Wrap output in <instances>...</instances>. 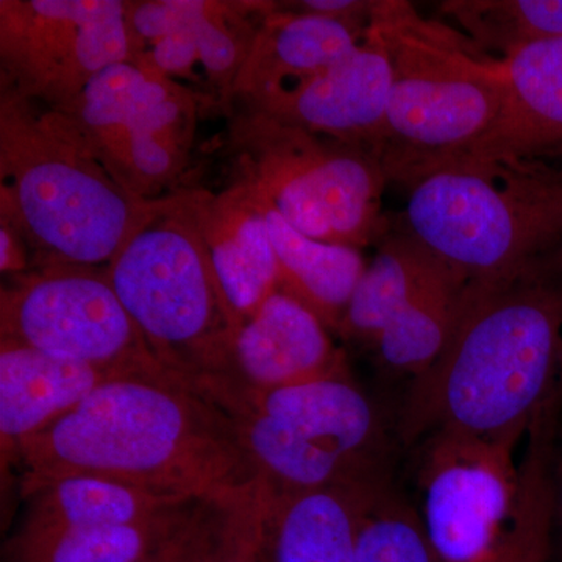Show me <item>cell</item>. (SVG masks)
Returning <instances> with one entry per match:
<instances>
[{"mask_svg": "<svg viewBox=\"0 0 562 562\" xmlns=\"http://www.w3.org/2000/svg\"><path fill=\"white\" fill-rule=\"evenodd\" d=\"M187 192L203 247L241 327L279 290V261L260 198L236 179L220 192Z\"/></svg>", "mask_w": 562, "mask_h": 562, "instance_id": "15", "label": "cell"}, {"mask_svg": "<svg viewBox=\"0 0 562 562\" xmlns=\"http://www.w3.org/2000/svg\"><path fill=\"white\" fill-rule=\"evenodd\" d=\"M369 27L391 63L390 103L373 150L387 181L409 188L442 166L494 150L505 113L498 58L403 0H379Z\"/></svg>", "mask_w": 562, "mask_h": 562, "instance_id": "3", "label": "cell"}, {"mask_svg": "<svg viewBox=\"0 0 562 562\" xmlns=\"http://www.w3.org/2000/svg\"><path fill=\"white\" fill-rule=\"evenodd\" d=\"M368 29L273 3L233 87L228 105H249L331 68L360 46Z\"/></svg>", "mask_w": 562, "mask_h": 562, "instance_id": "18", "label": "cell"}, {"mask_svg": "<svg viewBox=\"0 0 562 562\" xmlns=\"http://www.w3.org/2000/svg\"><path fill=\"white\" fill-rule=\"evenodd\" d=\"M127 60L122 0H0V90L57 110Z\"/></svg>", "mask_w": 562, "mask_h": 562, "instance_id": "12", "label": "cell"}, {"mask_svg": "<svg viewBox=\"0 0 562 562\" xmlns=\"http://www.w3.org/2000/svg\"><path fill=\"white\" fill-rule=\"evenodd\" d=\"M25 501L29 506L18 530L21 532L150 522L194 503L158 497L128 484L85 475L43 484Z\"/></svg>", "mask_w": 562, "mask_h": 562, "instance_id": "22", "label": "cell"}, {"mask_svg": "<svg viewBox=\"0 0 562 562\" xmlns=\"http://www.w3.org/2000/svg\"><path fill=\"white\" fill-rule=\"evenodd\" d=\"M391 81L387 52L369 27L360 46L331 68L241 106L373 155L386 117Z\"/></svg>", "mask_w": 562, "mask_h": 562, "instance_id": "14", "label": "cell"}, {"mask_svg": "<svg viewBox=\"0 0 562 562\" xmlns=\"http://www.w3.org/2000/svg\"><path fill=\"white\" fill-rule=\"evenodd\" d=\"M561 398L562 276L538 265L509 283L472 286L452 341L409 386L401 435L519 446Z\"/></svg>", "mask_w": 562, "mask_h": 562, "instance_id": "2", "label": "cell"}, {"mask_svg": "<svg viewBox=\"0 0 562 562\" xmlns=\"http://www.w3.org/2000/svg\"><path fill=\"white\" fill-rule=\"evenodd\" d=\"M471 291L452 276L420 292L373 342L380 368L412 382L427 372L452 341Z\"/></svg>", "mask_w": 562, "mask_h": 562, "instance_id": "25", "label": "cell"}, {"mask_svg": "<svg viewBox=\"0 0 562 562\" xmlns=\"http://www.w3.org/2000/svg\"><path fill=\"white\" fill-rule=\"evenodd\" d=\"M330 333L301 302L286 292L273 291L235 336L233 362L243 394L349 372Z\"/></svg>", "mask_w": 562, "mask_h": 562, "instance_id": "16", "label": "cell"}, {"mask_svg": "<svg viewBox=\"0 0 562 562\" xmlns=\"http://www.w3.org/2000/svg\"><path fill=\"white\" fill-rule=\"evenodd\" d=\"M543 265L562 276V236L560 243H558L557 249H554L552 255L543 261Z\"/></svg>", "mask_w": 562, "mask_h": 562, "instance_id": "32", "label": "cell"}, {"mask_svg": "<svg viewBox=\"0 0 562 562\" xmlns=\"http://www.w3.org/2000/svg\"><path fill=\"white\" fill-rule=\"evenodd\" d=\"M405 233L469 286L519 279L562 236V151H490L409 187Z\"/></svg>", "mask_w": 562, "mask_h": 562, "instance_id": "5", "label": "cell"}, {"mask_svg": "<svg viewBox=\"0 0 562 562\" xmlns=\"http://www.w3.org/2000/svg\"><path fill=\"white\" fill-rule=\"evenodd\" d=\"M355 562L441 561L425 535L416 508L387 483L362 520Z\"/></svg>", "mask_w": 562, "mask_h": 562, "instance_id": "28", "label": "cell"}, {"mask_svg": "<svg viewBox=\"0 0 562 562\" xmlns=\"http://www.w3.org/2000/svg\"><path fill=\"white\" fill-rule=\"evenodd\" d=\"M387 479L272 494L261 486L266 562H355L362 520Z\"/></svg>", "mask_w": 562, "mask_h": 562, "instance_id": "17", "label": "cell"}, {"mask_svg": "<svg viewBox=\"0 0 562 562\" xmlns=\"http://www.w3.org/2000/svg\"><path fill=\"white\" fill-rule=\"evenodd\" d=\"M14 464L22 497L85 475L180 502L225 501L257 486L235 425L172 376L117 379L24 439Z\"/></svg>", "mask_w": 562, "mask_h": 562, "instance_id": "1", "label": "cell"}, {"mask_svg": "<svg viewBox=\"0 0 562 562\" xmlns=\"http://www.w3.org/2000/svg\"><path fill=\"white\" fill-rule=\"evenodd\" d=\"M166 549H168V547H166ZM166 549L162 550L160 554H157V557L147 558V560H143L139 562H169L168 557H166Z\"/></svg>", "mask_w": 562, "mask_h": 562, "instance_id": "33", "label": "cell"}, {"mask_svg": "<svg viewBox=\"0 0 562 562\" xmlns=\"http://www.w3.org/2000/svg\"><path fill=\"white\" fill-rule=\"evenodd\" d=\"M166 557L169 562H266L260 486L238 497L199 502Z\"/></svg>", "mask_w": 562, "mask_h": 562, "instance_id": "26", "label": "cell"}, {"mask_svg": "<svg viewBox=\"0 0 562 562\" xmlns=\"http://www.w3.org/2000/svg\"><path fill=\"white\" fill-rule=\"evenodd\" d=\"M151 202L121 188L60 111L0 90V222L31 269L109 268Z\"/></svg>", "mask_w": 562, "mask_h": 562, "instance_id": "4", "label": "cell"}, {"mask_svg": "<svg viewBox=\"0 0 562 562\" xmlns=\"http://www.w3.org/2000/svg\"><path fill=\"white\" fill-rule=\"evenodd\" d=\"M0 342L83 362L114 380L172 376L144 342L105 269L46 266L7 277Z\"/></svg>", "mask_w": 562, "mask_h": 562, "instance_id": "11", "label": "cell"}, {"mask_svg": "<svg viewBox=\"0 0 562 562\" xmlns=\"http://www.w3.org/2000/svg\"><path fill=\"white\" fill-rule=\"evenodd\" d=\"M560 525L562 532V468L553 471V524Z\"/></svg>", "mask_w": 562, "mask_h": 562, "instance_id": "31", "label": "cell"}, {"mask_svg": "<svg viewBox=\"0 0 562 562\" xmlns=\"http://www.w3.org/2000/svg\"><path fill=\"white\" fill-rule=\"evenodd\" d=\"M111 380L114 379L83 362L0 342L3 464L14 462L18 447L24 439L49 427Z\"/></svg>", "mask_w": 562, "mask_h": 562, "instance_id": "19", "label": "cell"}, {"mask_svg": "<svg viewBox=\"0 0 562 562\" xmlns=\"http://www.w3.org/2000/svg\"><path fill=\"white\" fill-rule=\"evenodd\" d=\"M201 102L190 88L127 60L103 69L57 111L121 188L157 201L181 190Z\"/></svg>", "mask_w": 562, "mask_h": 562, "instance_id": "10", "label": "cell"}, {"mask_svg": "<svg viewBox=\"0 0 562 562\" xmlns=\"http://www.w3.org/2000/svg\"><path fill=\"white\" fill-rule=\"evenodd\" d=\"M227 416L255 479L272 494L387 479L382 417L349 372L244 392Z\"/></svg>", "mask_w": 562, "mask_h": 562, "instance_id": "8", "label": "cell"}, {"mask_svg": "<svg viewBox=\"0 0 562 562\" xmlns=\"http://www.w3.org/2000/svg\"><path fill=\"white\" fill-rule=\"evenodd\" d=\"M260 201L279 261V290L316 314L328 330L338 333L368 268L361 250L310 238L288 224L265 199Z\"/></svg>", "mask_w": 562, "mask_h": 562, "instance_id": "21", "label": "cell"}, {"mask_svg": "<svg viewBox=\"0 0 562 562\" xmlns=\"http://www.w3.org/2000/svg\"><path fill=\"white\" fill-rule=\"evenodd\" d=\"M505 113L492 151H562V38L542 40L501 58Z\"/></svg>", "mask_w": 562, "mask_h": 562, "instance_id": "20", "label": "cell"}, {"mask_svg": "<svg viewBox=\"0 0 562 562\" xmlns=\"http://www.w3.org/2000/svg\"><path fill=\"white\" fill-rule=\"evenodd\" d=\"M199 502L150 522L16 531L3 547V562H139L157 557L176 538Z\"/></svg>", "mask_w": 562, "mask_h": 562, "instance_id": "24", "label": "cell"}, {"mask_svg": "<svg viewBox=\"0 0 562 562\" xmlns=\"http://www.w3.org/2000/svg\"><path fill=\"white\" fill-rule=\"evenodd\" d=\"M106 277L165 371L224 412L243 394L238 322L199 235L187 190L151 202Z\"/></svg>", "mask_w": 562, "mask_h": 562, "instance_id": "6", "label": "cell"}, {"mask_svg": "<svg viewBox=\"0 0 562 562\" xmlns=\"http://www.w3.org/2000/svg\"><path fill=\"white\" fill-rule=\"evenodd\" d=\"M441 11L498 60L528 44L562 38V0H449Z\"/></svg>", "mask_w": 562, "mask_h": 562, "instance_id": "27", "label": "cell"}, {"mask_svg": "<svg viewBox=\"0 0 562 562\" xmlns=\"http://www.w3.org/2000/svg\"><path fill=\"white\" fill-rule=\"evenodd\" d=\"M452 276L408 233L383 239L353 292L339 335L372 347L386 325L420 292Z\"/></svg>", "mask_w": 562, "mask_h": 562, "instance_id": "23", "label": "cell"}, {"mask_svg": "<svg viewBox=\"0 0 562 562\" xmlns=\"http://www.w3.org/2000/svg\"><path fill=\"white\" fill-rule=\"evenodd\" d=\"M560 406L516 443L452 431L422 439L414 506L441 562H547L553 527V441Z\"/></svg>", "mask_w": 562, "mask_h": 562, "instance_id": "7", "label": "cell"}, {"mask_svg": "<svg viewBox=\"0 0 562 562\" xmlns=\"http://www.w3.org/2000/svg\"><path fill=\"white\" fill-rule=\"evenodd\" d=\"M273 2H125L131 60L227 106Z\"/></svg>", "mask_w": 562, "mask_h": 562, "instance_id": "13", "label": "cell"}, {"mask_svg": "<svg viewBox=\"0 0 562 562\" xmlns=\"http://www.w3.org/2000/svg\"><path fill=\"white\" fill-rule=\"evenodd\" d=\"M32 261L27 246L10 225L0 222V271L3 276H20L31 271Z\"/></svg>", "mask_w": 562, "mask_h": 562, "instance_id": "30", "label": "cell"}, {"mask_svg": "<svg viewBox=\"0 0 562 562\" xmlns=\"http://www.w3.org/2000/svg\"><path fill=\"white\" fill-rule=\"evenodd\" d=\"M231 147L236 180L295 231L360 250L382 239L387 180L371 151L243 106L232 117Z\"/></svg>", "mask_w": 562, "mask_h": 562, "instance_id": "9", "label": "cell"}, {"mask_svg": "<svg viewBox=\"0 0 562 562\" xmlns=\"http://www.w3.org/2000/svg\"><path fill=\"white\" fill-rule=\"evenodd\" d=\"M290 9L303 11V13L321 14V16L335 18L350 22V24L369 27L373 9L376 2L369 0H303L291 3Z\"/></svg>", "mask_w": 562, "mask_h": 562, "instance_id": "29", "label": "cell"}]
</instances>
